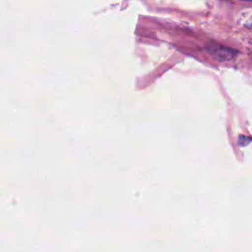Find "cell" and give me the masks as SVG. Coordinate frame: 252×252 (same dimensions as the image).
<instances>
[{"mask_svg":"<svg viewBox=\"0 0 252 252\" xmlns=\"http://www.w3.org/2000/svg\"><path fill=\"white\" fill-rule=\"evenodd\" d=\"M208 50L219 60H229L234 56L233 50H231L225 46H220L218 44L209 45Z\"/></svg>","mask_w":252,"mask_h":252,"instance_id":"cell-1","label":"cell"},{"mask_svg":"<svg viewBox=\"0 0 252 252\" xmlns=\"http://www.w3.org/2000/svg\"><path fill=\"white\" fill-rule=\"evenodd\" d=\"M245 1H252V0H245Z\"/></svg>","mask_w":252,"mask_h":252,"instance_id":"cell-2","label":"cell"}]
</instances>
